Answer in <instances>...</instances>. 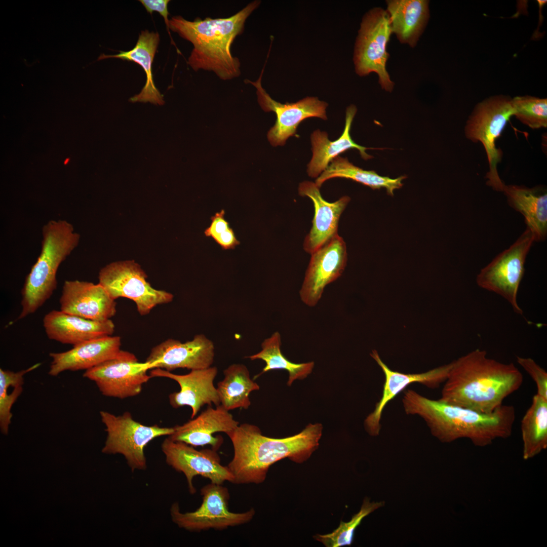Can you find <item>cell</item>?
Returning <instances> with one entry per match:
<instances>
[{
  "instance_id": "obj_17",
  "label": "cell",
  "mask_w": 547,
  "mask_h": 547,
  "mask_svg": "<svg viewBox=\"0 0 547 547\" xmlns=\"http://www.w3.org/2000/svg\"><path fill=\"white\" fill-rule=\"evenodd\" d=\"M370 355L381 368L385 377L382 397L364 422L366 431L372 436L379 434L382 412L389 402L411 383H419L431 388L439 387L447 379L452 366L451 362L423 373H404L388 368L376 350H373Z\"/></svg>"
},
{
  "instance_id": "obj_20",
  "label": "cell",
  "mask_w": 547,
  "mask_h": 547,
  "mask_svg": "<svg viewBox=\"0 0 547 547\" xmlns=\"http://www.w3.org/2000/svg\"><path fill=\"white\" fill-rule=\"evenodd\" d=\"M319 188L308 181L302 182L298 187L299 194L311 199L315 209L312 226L303 243L304 250L310 254L338 235L340 216L350 201L349 197L343 196L328 202L322 197Z\"/></svg>"
},
{
  "instance_id": "obj_8",
  "label": "cell",
  "mask_w": 547,
  "mask_h": 547,
  "mask_svg": "<svg viewBox=\"0 0 547 547\" xmlns=\"http://www.w3.org/2000/svg\"><path fill=\"white\" fill-rule=\"evenodd\" d=\"M392 33L387 11L381 8L370 10L362 19L354 56L357 73L362 76L375 72L381 88L389 92L394 86L386 68L387 45Z\"/></svg>"
},
{
  "instance_id": "obj_24",
  "label": "cell",
  "mask_w": 547,
  "mask_h": 547,
  "mask_svg": "<svg viewBox=\"0 0 547 547\" xmlns=\"http://www.w3.org/2000/svg\"><path fill=\"white\" fill-rule=\"evenodd\" d=\"M357 110L354 105H350L346 108L344 129L342 135L337 140L330 141L327 133L320 130L311 134L312 156L307 165V170L309 176L318 178L334 158L348 149H358L362 158L366 160L373 158L366 152V150L369 148L357 144L351 138V125Z\"/></svg>"
},
{
  "instance_id": "obj_16",
  "label": "cell",
  "mask_w": 547,
  "mask_h": 547,
  "mask_svg": "<svg viewBox=\"0 0 547 547\" xmlns=\"http://www.w3.org/2000/svg\"><path fill=\"white\" fill-rule=\"evenodd\" d=\"M214 349L213 342L203 334L184 343L168 339L154 346L145 362L150 370L161 368L171 372L178 368L204 369L213 364Z\"/></svg>"
},
{
  "instance_id": "obj_9",
  "label": "cell",
  "mask_w": 547,
  "mask_h": 547,
  "mask_svg": "<svg viewBox=\"0 0 547 547\" xmlns=\"http://www.w3.org/2000/svg\"><path fill=\"white\" fill-rule=\"evenodd\" d=\"M535 241L534 236L527 227L507 249L498 254L482 268L476 277L481 288L494 292L505 299L514 311L523 315L517 296L525 272L527 254Z\"/></svg>"
},
{
  "instance_id": "obj_31",
  "label": "cell",
  "mask_w": 547,
  "mask_h": 547,
  "mask_svg": "<svg viewBox=\"0 0 547 547\" xmlns=\"http://www.w3.org/2000/svg\"><path fill=\"white\" fill-rule=\"evenodd\" d=\"M281 338L279 332H274L261 343V350L247 357L251 360L260 359L265 362V366L256 377L270 370H285L289 374L287 385L290 386L295 380L304 379L312 371L315 363L309 362L294 363L288 360L281 350Z\"/></svg>"
},
{
  "instance_id": "obj_25",
  "label": "cell",
  "mask_w": 547,
  "mask_h": 547,
  "mask_svg": "<svg viewBox=\"0 0 547 547\" xmlns=\"http://www.w3.org/2000/svg\"><path fill=\"white\" fill-rule=\"evenodd\" d=\"M502 192L510 206L523 215L526 227L532 232L535 241H544L547 236L546 188L504 184Z\"/></svg>"
},
{
  "instance_id": "obj_12",
  "label": "cell",
  "mask_w": 547,
  "mask_h": 547,
  "mask_svg": "<svg viewBox=\"0 0 547 547\" xmlns=\"http://www.w3.org/2000/svg\"><path fill=\"white\" fill-rule=\"evenodd\" d=\"M146 362H138L130 352L122 350L115 357L86 370L83 376L96 384L106 397L126 399L139 395L151 378Z\"/></svg>"
},
{
  "instance_id": "obj_3",
  "label": "cell",
  "mask_w": 547,
  "mask_h": 547,
  "mask_svg": "<svg viewBox=\"0 0 547 547\" xmlns=\"http://www.w3.org/2000/svg\"><path fill=\"white\" fill-rule=\"evenodd\" d=\"M407 415L421 418L432 434L444 443L467 438L476 446L485 447L512 433L515 410L501 405L490 413H483L425 397L414 390L405 391L402 398Z\"/></svg>"
},
{
  "instance_id": "obj_18",
  "label": "cell",
  "mask_w": 547,
  "mask_h": 547,
  "mask_svg": "<svg viewBox=\"0 0 547 547\" xmlns=\"http://www.w3.org/2000/svg\"><path fill=\"white\" fill-rule=\"evenodd\" d=\"M216 367L191 370L184 375H178L161 368L151 369L149 375L152 377L168 378L176 381L180 390L169 396L171 406L178 408L184 406L191 407V418H193L202 407L207 404L216 406L220 405V400L214 380L217 374Z\"/></svg>"
},
{
  "instance_id": "obj_37",
  "label": "cell",
  "mask_w": 547,
  "mask_h": 547,
  "mask_svg": "<svg viewBox=\"0 0 547 547\" xmlns=\"http://www.w3.org/2000/svg\"><path fill=\"white\" fill-rule=\"evenodd\" d=\"M140 3L143 5L147 12L150 14L152 12H158L164 17L167 28L170 34L172 43L175 45L169 31V20L168 16L169 14L168 10V4L169 0H140Z\"/></svg>"
},
{
  "instance_id": "obj_10",
  "label": "cell",
  "mask_w": 547,
  "mask_h": 547,
  "mask_svg": "<svg viewBox=\"0 0 547 547\" xmlns=\"http://www.w3.org/2000/svg\"><path fill=\"white\" fill-rule=\"evenodd\" d=\"M201 495L202 503L193 512L182 513L177 502L172 505L171 519L179 528L194 532L223 530L248 523L255 516L253 508L243 513L230 511L229 491L222 484L210 482L201 489Z\"/></svg>"
},
{
  "instance_id": "obj_36",
  "label": "cell",
  "mask_w": 547,
  "mask_h": 547,
  "mask_svg": "<svg viewBox=\"0 0 547 547\" xmlns=\"http://www.w3.org/2000/svg\"><path fill=\"white\" fill-rule=\"evenodd\" d=\"M518 363L528 373L535 382L537 394L547 400V373L530 358L517 357Z\"/></svg>"
},
{
  "instance_id": "obj_5",
  "label": "cell",
  "mask_w": 547,
  "mask_h": 547,
  "mask_svg": "<svg viewBox=\"0 0 547 547\" xmlns=\"http://www.w3.org/2000/svg\"><path fill=\"white\" fill-rule=\"evenodd\" d=\"M41 253L26 277L22 289V310L18 319L35 312L57 288L60 264L77 247L80 235L65 220H51L42 227Z\"/></svg>"
},
{
  "instance_id": "obj_2",
  "label": "cell",
  "mask_w": 547,
  "mask_h": 547,
  "mask_svg": "<svg viewBox=\"0 0 547 547\" xmlns=\"http://www.w3.org/2000/svg\"><path fill=\"white\" fill-rule=\"evenodd\" d=\"M320 423L308 424L293 436L274 438L263 435L256 425L245 423L226 435L233 449V455L227 465L235 484H259L265 480L270 467L288 458L301 464L318 448L322 435Z\"/></svg>"
},
{
  "instance_id": "obj_15",
  "label": "cell",
  "mask_w": 547,
  "mask_h": 547,
  "mask_svg": "<svg viewBox=\"0 0 547 547\" xmlns=\"http://www.w3.org/2000/svg\"><path fill=\"white\" fill-rule=\"evenodd\" d=\"M347 257L345 243L338 235L311 254L299 291L305 305L312 307L317 304L326 286L342 275Z\"/></svg>"
},
{
  "instance_id": "obj_19",
  "label": "cell",
  "mask_w": 547,
  "mask_h": 547,
  "mask_svg": "<svg viewBox=\"0 0 547 547\" xmlns=\"http://www.w3.org/2000/svg\"><path fill=\"white\" fill-rule=\"evenodd\" d=\"M59 303L61 311L93 321L110 319L116 312L115 300L99 283L65 281Z\"/></svg>"
},
{
  "instance_id": "obj_27",
  "label": "cell",
  "mask_w": 547,
  "mask_h": 547,
  "mask_svg": "<svg viewBox=\"0 0 547 547\" xmlns=\"http://www.w3.org/2000/svg\"><path fill=\"white\" fill-rule=\"evenodd\" d=\"M160 41L158 32L142 31L135 47L128 51H119L115 55L101 54L97 59L99 61L110 58L132 61L139 64L146 74L145 84L139 94L130 99L135 102H149L154 104L163 105L165 101L162 95L156 88L152 73V64Z\"/></svg>"
},
{
  "instance_id": "obj_1",
  "label": "cell",
  "mask_w": 547,
  "mask_h": 547,
  "mask_svg": "<svg viewBox=\"0 0 547 547\" xmlns=\"http://www.w3.org/2000/svg\"><path fill=\"white\" fill-rule=\"evenodd\" d=\"M523 381L513 363L504 364L475 349L452 362L440 401L483 413H490L517 391Z\"/></svg>"
},
{
  "instance_id": "obj_29",
  "label": "cell",
  "mask_w": 547,
  "mask_h": 547,
  "mask_svg": "<svg viewBox=\"0 0 547 547\" xmlns=\"http://www.w3.org/2000/svg\"><path fill=\"white\" fill-rule=\"evenodd\" d=\"M223 374L224 379L216 387L220 404L228 411L238 408L248 409L251 405L250 394L259 390L260 386L251 378L247 367L234 364L225 369Z\"/></svg>"
},
{
  "instance_id": "obj_33",
  "label": "cell",
  "mask_w": 547,
  "mask_h": 547,
  "mask_svg": "<svg viewBox=\"0 0 547 547\" xmlns=\"http://www.w3.org/2000/svg\"><path fill=\"white\" fill-rule=\"evenodd\" d=\"M514 115L533 129L547 127V99L531 96L512 98Z\"/></svg>"
},
{
  "instance_id": "obj_32",
  "label": "cell",
  "mask_w": 547,
  "mask_h": 547,
  "mask_svg": "<svg viewBox=\"0 0 547 547\" xmlns=\"http://www.w3.org/2000/svg\"><path fill=\"white\" fill-rule=\"evenodd\" d=\"M384 504L383 501L370 502L369 499L366 497L360 511L350 521H341L338 527L333 532L325 534H317L313 537L326 547L350 546L353 543L356 530L362 520Z\"/></svg>"
},
{
  "instance_id": "obj_4",
  "label": "cell",
  "mask_w": 547,
  "mask_h": 547,
  "mask_svg": "<svg viewBox=\"0 0 547 547\" xmlns=\"http://www.w3.org/2000/svg\"><path fill=\"white\" fill-rule=\"evenodd\" d=\"M259 4L254 1L225 18H197L191 21L174 16L169 20V29L192 44L188 63L193 69L213 71L221 80H231L241 73L239 60L231 52V45Z\"/></svg>"
},
{
  "instance_id": "obj_11",
  "label": "cell",
  "mask_w": 547,
  "mask_h": 547,
  "mask_svg": "<svg viewBox=\"0 0 547 547\" xmlns=\"http://www.w3.org/2000/svg\"><path fill=\"white\" fill-rule=\"evenodd\" d=\"M140 265L133 260L110 263L101 268L99 283L114 300L125 297L133 300L141 316L148 315L158 305L173 300V295L153 288Z\"/></svg>"
},
{
  "instance_id": "obj_7",
  "label": "cell",
  "mask_w": 547,
  "mask_h": 547,
  "mask_svg": "<svg viewBox=\"0 0 547 547\" xmlns=\"http://www.w3.org/2000/svg\"><path fill=\"white\" fill-rule=\"evenodd\" d=\"M100 415L107 432L102 452L123 455L132 472L147 468L144 448L151 441L159 437L170 436L174 431V427L144 425L135 421L129 412L116 416L101 411Z\"/></svg>"
},
{
  "instance_id": "obj_30",
  "label": "cell",
  "mask_w": 547,
  "mask_h": 547,
  "mask_svg": "<svg viewBox=\"0 0 547 547\" xmlns=\"http://www.w3.org/2000/svg\"><path fill=\"white\" fill-rule=\"evenodd\" d=\"M523 457L532 458L547 448V400L538 394L522 418Z\"/></svg>"
},
{
  "instance_id": "obj_21",
  "label": "cell",
  "mask_w": 547,
  "mask_h": 547,
  "mask_svg": "<svg viewBox=\"0 0 547 547\" xmlns=\"http://www.w3.org/2000/svg\"><path fill=\"white\" fill-rule=\"evenodd\" d=\"M239 425V422L222 405L216 406L215 408L209 406L196 418L174 426L173 433L168 437L174 441L194 447L210 445L217 451L223 443V438L213 435L219 432L227 434Z\"/></svg>"
},
{
  "instance_id": "obj_14",
  "label": "cell",
  "mask_w": 547,
  "mask_h": 547,
  "mask_svg": "<svg viewBox=\"0 0 547 547\" xmlns=\"http://www.w3.org/2000/svg\"><path fill=\"white\" fill-rule=\"evenodd\" d=\"M255 82L248 79L245 82L257 89L258 103L265 112L273 111L277 119L275 125L269 130L267 138L274 146L284 145L286 140L296 133L299 124L306 119L317 117L326 120V109L328 104L315 97H307L295 103L282 104L272 99L263 88L261 78Z\"/></svg>"
},
{
  "instance_id": "obj_35",
  "label": "cell",
  "mask_w": 547,
  "mask_h": 547,
  "mask_svg": "<svg viewBox=\"0 0 547 547\" xmlns=\"http://www.w3.org/2000/svg\"><path fill=\"white\" fill-rule=\"evenodd\" d=\"M23 385L15 386L9 393L7 386L0 382V428L4 435H7L11 422V409L23 391Z\"/></svg>"
},
{
  "instance_id": "obj_13",
  "label": "cell",
  "mask_w": 547,
  "mask_h": 547,
  "mask_svg": "<svg viewBox=\"0 0 547 547\" xmlns=\"http://www.w3.org/2000/svg\"><path fill=\"white\" fill-rule=\"evenodd\" d=\"M161 449L167 463L184 475L190 494L196 492L193 480L197 476L217 484L222 485L225 481L231 483L233 480L228 468L221 464L217 451L212 448L198 450L194 447L174 441L168 437L163 442Z\"/></svg>"
},
{
  "instance_id": "obj_34",
  "label": "cell",
  "mask_w": 547,
  "mask_h": 547,
  "mask_svg": "<svg viewBox=\"0 0 547 547\" xmlns=\"http://www.w3.org/2000/svg\"><path fill=\"white\" fill-rule=\"evenodd\" d=\"M225 212L221 210L211 217V223L204 233L212 238L223 250L232 249L240 244L232 229L224 218Z\"/></svg>"
},
{
  "instance_id": "obj_26",
  "label": "cell",
  "mask_w": 547,
  "mask_h": 547,
  "mask_svg": "<svg viewBox=\"0 0 547 547\" xmlns=\"http://www.w3.org/2000/svg\"><path fill=\"white\" fill-rule=\"evenodd\" d=\"M392 32L402 44L414 47L429 17L426 0L386 1Z\"/></svg>"
},
{
  "instance_id": "obj_6",
  "label": "cell",
  "mask_w": 547,
  "mask_h": 547,
  "mask_svg": "<svg viewBox=\"0 0 547 547\" xmlns=\"http://www.w3.org/2000/svg\"><path fill=\"white\" fill-rule=\"evenodd\" d=\"M514 113L512 98L504 95L492 96L476 105L465 128L468 139L483 144L489 167L486 177L487 184L498 191H502L505 184L497 171V164L501 160L502 152L497 148L496 141Z\"/></svg>"
},
{
  "instance_id": "obj_22",
  "label": "cell",
  "mask_w": 547,
  "mask_h": 547,
  "mask_svg": "<svg viewBox=\"0 0 547 547\" xmlns=\"http://www.w3.org/2000/svg\"><path fill=\"white\" fill-rule=\"evenodd\" d=\"M121 346V338L110 335L85 341L66 351L50 353L48 373L56 376L65 371L87 370L116 357Z\"/></svg>"
},
{
  "instance_id": "obj_28",
  "label": "cell",
  "mask_w": 547,
  "mask_h": 547,
  "mask_svg": "<svg viewBox=\"0 0 547 547\" xmlns=\"http://www.w3.org/2000/svg\"><path fill=\"white\" fill-rule=\"evenodd\" d=\"M333 178L351 179L373 189L384 188L388 194L394 196V191L402 187V180L406 177L402 176L393 179L382 176L374 171L365 170L354 165L347 158L338 156L317 178L315 183L320 187L326 181Z\"/></svg>"
},
{
  "instance_id": "obj_23",
  "label": "cell",
  "mask_w": 547,
  "mask_h": 547,
  "mask_svg": "<svg viewBox=\"0 0 547 547\" xmlns=\"http://www.w3.org/2000/svg\"><path fill=\"white\" fill-rule=\"evenodd\" d=\"M43 322L50 339L73 346L91 339L110 336L115 328L110 319L90 320L56 310L47 313Z\"/></svg>"
}]
</instances>
